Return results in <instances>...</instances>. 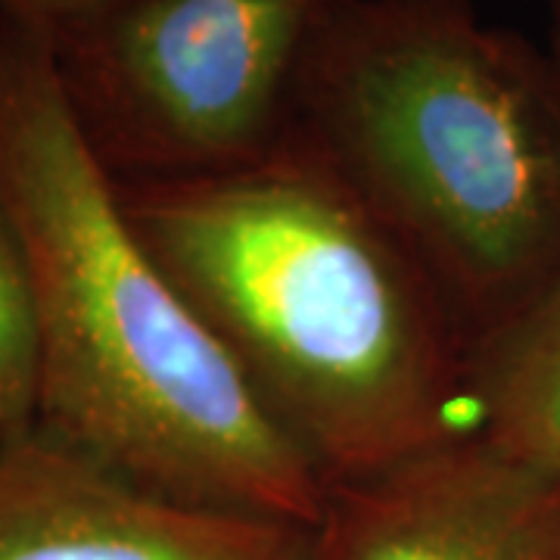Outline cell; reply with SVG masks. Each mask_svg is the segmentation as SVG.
I'll list each match as a JSON object with an SVG mask.
<instances>
[{"mask_svg":"<svg viewBox=\"0 0 560 560\" xmlns=\"http://www.w3.org/2000/svg\"><path fill=\"white\" fill-rule=\"evenodd\" d=\"M116 184L150 256L327 489L464 436L467 334L296 131L231 168Z\"/></svg>","mask_w":560,"mask_h":560,"instance_id":"6da1fadb","label":"cell"},{"mask_svg":"<svg viewBox=\"0 0 560 560\" xmlns=\"http://www.w3.org/2000/svg\"><path fill=\"white\" fill-rule=\"evenodd\" d=\"M0 197L38 293V433L168 499L318 526L327 482L131 228L50 32L3 16Z\"/></svg>","mask_w":560,"mask_h":560,"instance_id":"7a4b0ae2","label":"cell"},{"mask_svg":"<svg viewBox=\"0 0 560 560\" xmlns=\"http://www.w3.org/2000/svg\"><path fill=\"white\" fill-rule=\"evenodd\" d=\"M287 131L411 253L470 346L560 275V69L474 0H359Z\"/></svg>","mask_w":560,"mask_h":560,"instance_id":"3957f363","label":"cell"},{"mask_svg":"<svg viewBox=\"0 0 560 560\" xmlns=\"http://www.w3.org/2000/svg\"><path fill=\"white\" fill-rule=\"evenodd\" d=\"M359 0H131L54 32L62 88L113 178L231 168L287 135L302 72Z\"/></svg>","mask_w":560,"mask_h":560,"instance_id":"277c9868","label":"cell"},{"mask_svg":"<svg viewBox=\"0 0 560 560\" xmlns=\"http://www.w3.org/2000/svg\"><path fill=\"white\" fill-rule=\"evenodd\" d=\"M315 526L150 492L32 433L0 445V560H312Z\"/></svg>","mask_w":560,"mask_h":560,"instance_id":"5b68a950","label":"cell"},{"mask_svg":"<svg viewBox=\"0 0 560 560\" xmlns=\"http://www.w3.org/2000/svg\"><path fill=\"white\" fill-rule=\"evenodd\" d=\"M312 560H560V482L477 440L334 486Z\"/></svg>","mask_w":560,"mask_h":560,"instance_id":"8992f818","label":"cell"},{"mask_svg":"<svg viewBox=\"0 0 560 560\" xmlns=\"http://www.w3.org/2000/svg\"><path fill=\"white\" fill-rule=\"evenodd\" d=\"M460 423L467 440L560 482V275L470 346Z\"/></svg>","mask_w":560,"mask_h":560,"instance_id":"52a82bcc","label":"cell"},{"mask_svg":"<svg viewBox=\"0 0 560 560\" xmlns=\"http://www.w3.org/2000/svg\"><path fill=\"white\" fill-rule=\"evenodd\" d=\"M40 371L44 355L32 261L0 197V445L38 430Z\"/></svg>","mask_w":560,"mask_h":560,"instance_id":"ba28073f","label":"cell"},{"mask_svg":"<svg viewBox=\"0 0 560 560\" xmlns=\"http://www.w3.org/2000/svg\"><path fill=\"white\" fill-rule=\"evenodd\" d=\"M125 3H131V0H0V16L25 22V25H38L54 35L75 22L119 10Z\"/></svg>","mask_w":560,"mask_h":560,"instance_id":"9c48e42d","label":"cell"},{"mask_svg":"<svg viewBox=\"0 0 560 560\" xmlns=\"http://www.w3.org/2000/svg\"><path fill=\"white\" fill-rule=\"evenodd\" d=\"M548 50H551V57L560 69V10H551V44H548Z\"/></svg>","mask_w":560,"mask_h":560,"instance_id":"30bf717a","label":"cell"},{"mask_svg":"<svg viewBox=\"0 0 560 560\" xmlns=\"http://www.w3.org/2000/svg\"><path fill=\"white\" fill-rule=\"evenodd\" d=\"M551 3V10H560V0H548Z\"/></svg>","mask_w":560,"mask_h":560,"instance_id":"8fae6325","label":"cell"}]
</instances>
